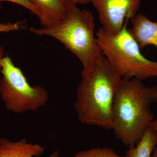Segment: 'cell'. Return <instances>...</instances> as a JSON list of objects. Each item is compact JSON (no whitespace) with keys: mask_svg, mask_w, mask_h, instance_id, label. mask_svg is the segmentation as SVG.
I'll list each match as a JSON object with an SVG mask.
<instances>
[{"mask_svg":"<svg viewBox=\"0 0 157 157\" xmlns=\"http://www.w3.org/2000/svg\"><path fill=\"white\" fill-rule=\"evenodd\" d=\"M157 102V85L145 86L136 78H122L113 101L112 128L128 147L135 146L154 120L152 104Z\"/></svg>","mask_w":157,"mask_h":157,"instance_id":"1","label":"cell"},{"mask_svg":"<svg viewBox=\"0 0 157 157\" xmlns=\"http://www.w3.org/2000/svg\"><path fill=\"white\" fill-rule=\"evenodd\" d=\"M95 24L93 13L79 9L68 1L63 19L49 28H30L33 33L57 39L78 57L82 66V78L91 76L96 66L104 57L95 36Z\"/></svg>","mask_w":157,"mask_h":157,"instance_id":"2","label":"cell"},{"mask_svg":"<svg viewBox=\"0 0 157 157\" xmlns=\"http://www.w3.org/2000/svg\"><path fill=\"white\" fill-rule=\"evenodd\" d=\"M122 78L104 56L91 76L82 78L76 90L74 104L80 123L111 130L113 101Z\"/></svg>","mask_w":157,"mask_h":157,"instance_id":"3","label":"cell"},{"mask_svg":"<svg viewBox=\"0 0 157 157\" xmlns=\"http://www.w3.org/2000/svg\"><path fill=\"white\" fill-rule=\"evenodd\" d=\"M126 21L117 34L110 35L101 27L96 33L97 43L104 56L122 78L139 80L157 77V61L146 58L127 28Z\"/></svg>","mask_w":157,"mask_h":157,"instance_id":"4","label":"cell"},{"mask_svg":"<svg viewBox=\"0 0 157 157\" xmlns=\"http://www.w3.org/2000/svg\"><path fill=\"white\" fill-rule=\"evenodd\" d=\"M0 71V97L9 111L15 113L36 111L47 103L48 94L45 88L31 86L10 57L3 58Z\"/></svg>","mask_w":157,"mask_h":157,"instance_id":"5","label":"cell"},{"mask_svg":"<svg viewBox=\"0 0 157 157\" xmlns=\"http://www.w3.org/2000/svg\"><path fill=\"white\" fill-rule=\"evenodd\" d=\"M141 0H90L98 11L101 28L107 33L116 35L126 21L137 14Z\"/></svg>","mask_w":157,"mask_h":157,"instance_id":"6","label":"cell"},{"mask_svg":"<svg viewBox=\"0 0 157 157\" xmlns=\"http://www.w3.org/2000/svg\"><path fill=\"white\" fill-rule=\"evenodd\" d=\"M45 149L44 147L29 143L24 138L13 141L0 138V157H38L42 155ZM47 157H59V153L55 150Z\"/></svg>","mask_w":157,"mask_h":157,"instance_id":"7","label":"cell"},{"mask_svg":"<svg viewBox=\"0 0 157 157\" xmlns=\"http://www.w3.org/2000/svg\"><path fill=\"white\" fill-rule=\"evenodd\" d=\"M131 20L132 27L128 29L140 49L148 45L157 47V21H151L141 13L136 14Z\"/></svg>","mask_w":157,"mask_h":157,"instance_id":"8","label":"cell"},{"mask_svg":"<svg viewBox=\"0 0 157 157\" xmlns=\"http://www.w3.org/2000/svg\"><path fill=\"white\" fill-rule=\"evenodd\" d=\"M41 13L39 18L43 28H49L63 19L67 11L68 0H29Z\"/></svg>","mask_w":157,"mask_h":157,"instance_id":"9","label":"cell"},{"mask_svg":"<svg viewBox=\"0 0 157 157\" xmlns=\"http://www.w3.org/2000/svg\"><path fill=\"white\" fill-rule=\"evenodd\" d=\"M157 146V131L149 128L140 141L132 147H129L127 157H152Z\"/></svg>","mask_w":157,"mask_h":157,"instance_id":"10","label":"cell"},{"mask_svg":"<svg viewBox=\"0 0 157 157\" xmlns=\"http://www.w3.org/2000/svg\"><path fill=\"white\" fill-rule=\"evenodd\" d=\"M73 157H127L116 153L112 149L108 147H94L86 150L81 151Z\"/></svg>","mask_w":157,"mask_h":157,"instance_id":"11","label":"cell"},{"mask_svg":"<svg viewBox=\"0 0 157 157\" xmlns=\"http://www.w3.org/2000/svg\"><path fill=\"white\" fill-rule=\"evenodd\" d=\"M9 2L15 3L29 9L33 14L36 15L39 18L41 17L40 11L33 5L29 0H0V2Z\"/></svg>","mask_w":157,"mask_h":157,"instance_id":"12","label":"cell"},{"mask_svg":"<svg viewBox=\"0 0 157 157\" xmlns=\"http://www.w3.org/2000/svg\"><path fill=\"white\" fill-rule=\"evenodd\" d=\"M22 24L21 21H17L15 23H8L7 24H3L0 23V32L19 30L22 27Z\"/></svg>","mask_w":157,"mask_h":157,"instance_id":"13","label":"cell"},{"mask_svg":"<svg viewBox=\"0 0 157 157\" xmlns=\"http://www.w3.org/2000/svg\"><path fill=\"white\" fill-rule=\"evenodd\" d=\"M149 128L154 131H157V119L154 120L150 124ZM152 157H157V146L153 152Z\"/></svg>","mask_w":157,"mask_h":157,"instance_id":"14","label":"cell"},{"mask_svg":"<svg viewBox=\"0 0 157 157\" xmlns=\"http://www.w3.org/2000/svg\"><path fill=\"white\" fill-rule=\"evenodd\" d=\"M69 2H71L76 4H88L90 2V0H68Z\"/></svg>","mask_w":157,"mask_h":157,"instance_id":"15","label":"cell"},{"mask_svg":"<svg viewBox=\"0 0 157 157\" xmlns=\"http://www.w3.org/2000/svg\"><path fill=\"white\" fill-rule=\"evenodd\" d=\"M4 57V51L2 47L0 46V70L2 68V63Z\"/></svg>","mask_w":157,"mask_h":157,"instance_id":"16","label":"cell"},{"mask_svg":"<svg viewBox=\"0 0 157 157\" xmlns=\"http://www.w3.org/2000/svg\"><path fill=\"white\" fill-rule=\"evenodd\" d=\"M1 8H2V5H1V4H0V9H1Z\"/></svg>","mask_w":157,"mask_h":157,"instance_id":"17","label":"cell"}]
</instances>
